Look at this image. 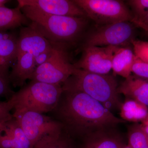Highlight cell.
Listing matches in <instances>:
<instances>
[{
  "mask_svg": "<svg viewBox=\"0 0 148 148\" xmlns=\"http://www.w3.org/2000/svg\"><path fill=\"white\" fill-rule=\"evenodd\" d=\"M128 145L132 148H148V135L140 124L132 125L128 130Z\"/></svg>",
  "mask_w": 148,
  "mask_h": 148,
  "instance_id": "21",
  "label": "cell"
},
{
  "mask_svg": "<svg viewBox=\"0 0 148 148\" xmlns=\"http://www.w3.org/2000/svg\"><path fill=\"white\" fill-rule=\"evenodd\" d=\"M136 57L148 64V41L134 39L131 41Z\"/></svg>",
  "mask_w": 148,
  "mask_h": 148,
  "instance_id": "23",
  "label": "cell"
},
{
  "mask_svg": "<svg viewBox=\"0 0 148 148\" xmlns=\"http://www.w3.org/2000/svg\"><path fill=\"white\" fill-rule=\"evenodd\" d=\"M36 69L34 57L32 54L25 53L18 56L16 65L9 75L10 82L14 87H21L26 80L32 79Z\"/></svg>",
  "mask_w": 148,
  "mask_h": 148,
  "instance_id": "15",
  "label": "cell"
},
{
  "mask_svg": "<svg viewBox=\"0 0 148 148\" xmlns=\"http://www.w3.org/2000/svg\"><path fill=\"white\" fill-rule=\"evenodd\" d=\"M145 32L146 34H147L148 36V29L147 30V31H145Z\"/></svg>",
  "mask_w": 148,
  "mask_h": 148,
  "instance_id": "31",
  "label": "cell"
},
{
  "mask_svg": "<svg viewBox=\"0 0 148 148\" xmlns=\"http://www.w3.org/2000/svg\"><path fill=\"white\" fill-rule=\"evenodd\" d=\"M119 94L124 95L148 107V80L130 75L118 87Z\"/></svg>",
  "mask_w": 148,
  "mask_h": 148,
  "instance_id": "14",
  "label": "cell"
},
{
  "mask_svg": "<svg viewBox=\"0 0 148 148\" xmlns=\"http://www.w3.org/2000/svg\"><path fill=\"white\" fill-rule=\"evenodd\" d=\"M132 73L137 76L148 80V64L136 56L132 67Z\"/></svg>",
  "mask_w": 148,
  "mask_h": 148,
  "instance_id": "24",
  "label": "cell"
},
{
  "mask_svg": "<svg viewBox=\"0 0 148 148\" xmlns=\"http://www.w3.org/2000/svg\"><path fill=\"white\" fill-rule=\"evenodd\" d=\"M19 8L32 7L52 15L87 17L84 11L74 2L69 0H18Z\"/></svg>",
  "mask_w": 148,
  "mask_h": 148,
  "instance_id": "10",
  "label": "cell"
},
{
  "mask_svg": "<svg viewBox=\"0 0 148 148\" xmlns=\"http://www.w3.org/2000/svg\"><path fill=\"white\" fill-rule=\"evenodd\" d=\"M54 47L39 32L29 25L20 29L18 37L17 56L29 53L35 57Z\"/></svg>",
  "mask_w": 148,
  "mask_h": 148,
  "instance_id": "11",
  "label": "cell"
},
{
  "mask_svg": "<svg viewBox=\"0 0 148 148\" xmlns=\"http://www.w3.org/2000/svg\"><path fill=\"white\" fill-rule=\"evenodd\" d=\"M127 3L133 11L132 19H140L148 13V0H130Z\"/></svg>",
  "mask_w": 148,
  "mask_h": 148,
  "instance_id": "22",
  "label": "cell"
},
{
  "mask_svg": "<svg viewBox=\"0 0 148 148\" xmlns=\"http://www.w3.org/2000/svg\"></svg>",
  "mask_w": 148,
  "mask_h": 148,
  "instance_id": "32",
  "label": "cell"
},
{
  "mask_svg": "<svg viewBox=\"0 0 148 148\" xmlns=\"http://www.w3.org/2000/svg\"><path fill=\"white\" fill-rule=\"evenodd\" d=\"M136 26L124 21L98 25L85 37L83 47H127L135 39Z\"/></svg>",
  "mask_w": 148,
  "mask_h": 148,
  "instance_id": "5",
  "label": "cell"
},
{
  "mask_svg": "<svg viewBox=\"0 0 148 148\" xmlns=\"http://www.w3.org/2000/svg\"></svg>",
  "mask_w": 148,
  "mask_h": 148,
  "instance_id": "33",
  "label": "cell"
},
{
  "mask_svg": "<svg viewBox=\"0 0 148 148\" xmlns=\"http://www.w3.org/2000/svg\"><path fill=\"white\" fill-rule=\"evenodd\" d=\"M131 22L136 27H139L146 31L148 29V13L143 18L139 19H133Z\"/></svg>",
  "mask_w": 148,
  "mask_h": 148,
  "instance_id": "27",
  "label": "cell"
},
{
  "mask_svg": "<svg viewBox=\"0 0 148 148\" xmlns=\"http://www.w3.org/2000/svg\"><path fill=\"white\" fill-rule=\"evenodd\" d=\"M19 8L30 21L29 26L56 47L68 49L69 45L82 38L88 24L87 17L52 15L28 6Z\"/></svg>",
  "mask_w": 148,
  "mask_h": 148,
  "instance_id": "2",
  "label": "cell"
},
{
  "mask_svg": "<svg viewBox=\"0 0 148 148\" xmlns=\"http://www.w3.org/2000/svg\"><path fill=\"white\" fill-rule=\"evenodd\" d=\"M31 148H71L62 131L47 135L35 143Z\"/></svg>",
  "mask_w": 148,
  "mask_h": 148,
  "instance_id": "20",
  "label": "cell"
},
{
  "mask_svg": "<svg viewBox=\"0 0 148 148\" xmlns=\"http://www.w3.org/2000/svg\"><path fill=\"white\" fill-rule=\"evenodd\" d=\"M87 17L98 25L131 21L132 13L124 2L118 0H73Z\"/></svg>",
  "mask_w": 148,
  "mask_h": 148,
  "instance_id": "6",
  "label": "cell"
},
{
  "mask_svg": "<svg viewBox=\"0 0 148 148\" xmlns=\"http://www.w3.org/2000/svg\"><path fill=\"white\" fill-rule=\"evenodd\" d=\"M103 130L86 137L84 148H123L125 146L119 136L110 131Z\"/></svg>",
  "mask_w": 148,
  "mask_h": 148,
  "instance_id": "17",
  "label": "cell"
},
{
  "mask_svg": "<svg viewBox=\"0 0 148 148\" xmlns=\"http://www.w3.org/2000/svg\"><path fill=\"white\" fill-rule=\"evenodd\" d=\"M17 120L12 116L0 122V148H31Z\"/></svg>",
  "mask_w": 148,
  "mask_h": 148,
  "instance_id": "12",
  "label": "cell"
},
{
  "mask_svg": "<svg viewBox=\"0 0 148 148\" xmlns=\"http://www.w3.org/2000/svg\"><path fill=\"white\" fill-rule=\"evenodd\" d=\"M18 37L7 31L0 32V75L8 79V69L17 60Z\"/></svg>",
  "mask_w": 148,
  "mask_h": 148,
  "instance_id": "13",
  "label": "cell"
},
{
  "mask_svg": "<svg viewBox=\"0 0 148 148\" xmlns=\"http://www.w3.org/2000/svg\"><path fill=\"white\" fill-rule=\"evenodd\" d=\"M64 84L89 95L111 112L120 110L122 103L119 96L117 83L111 75L94 73L76 68L73 75Z\"/></svg>",
  "mask_w": 148,
  "mask_h": 148,
  "instance_id": "3",
  "label": "cell"
},
{
  "mask_svg": "<svg viewBox=\"0 0 148 148\" xmlns=\"http://www.w3.org/2000/svg\"><path fill=\"white\" fill-rule=\"evenodd\" d=\"M116 47H83L81 57L75 68L94 73L107 75L112 69V61Z\"/></svg>",
  "mask_w": 148,
  "mask_h": 148,
  "instance_id": "9",
  "label": "cell"
},
{
  "mask_svg": "<svg viewBox=\"0 0 148 148\" xmlns=\"http://www.w3.org/2000/svg\"><path fill=\"white\" fill-rule=\"evenodd\" d=\"M12 116L18 121L32 145L49 134L62 131L63 125L43 114L26 110H14Z\"/></svg>",
  "mask_w": 148,
  "mask_h": 148,
  "instance_id": "8",
  "label": "cell"
},
{
  "mask_svg": "<svg viewBox=\"0 0 148 148\" xmlns=\"http://www.w3.org/2000/svg\"><path fill=\"white\" fill-rule=\"evenodd\" d=\"M62 87L63 93L54 110L70 132L86 137L125 122L82 91L64 84Z\"/></svg>",
  "mask_w": 148,
  "mask_h": 148,
  "instance_id": "1",
  "label": "cell"
},
{
  "mask_svg": "<svg viewBox=\"0 0 148 148\" xmlns=\"http://www.w3.org/2000/svg\"><path fill=\"white\" fill-rule=\"evenodd\" d=\"M29 20L22 13L20 8H10L5 6L0 7V32L28 24Z\"/></svg>",
  "mask_w": 148,
  "mask_h": 148,
  "instance_id": "18",
  "label": "cell"
},
{
  "mask_svg": "<svg viewBox=\"0 0 148 148\" xmlns=\"http://www.w3.org/2000/svg\"><path fill=\"white\" fill-rule=\"evenodd\" d=\"M140 127L148 135V115L140 124Z\"/></svg>",
  "mask_w": 148,
  "mask_h": 148,
  "instance_id": "28",
  "label": "cell"
},
{
  "mask_svg": "<svg viewBox=\"0 0 148 148\" xmlns=\"http://www.w3.org/2000/svg\"><path fill=\"white\" fill-rule=\"evenodd\" d=\"M9 1H7V0H0V7L5 6V4L8 2Z\"/></svg>",
  "mask_w": 148,
  "mask_h": 148,
  "instance_id": "29",
  "label": "cell"
},
{
  "mask_svg": "<svg viewBox=\"0 0 148 148\" xmlns=\"http://www.w3.org/2000/svg\"><path fill=\"white\" fill-rule=\"evenodd\" d=\"M135 58L136 56L130 47H116L112 61V69L114 75H118L125 79L129 77L132 74Z\"/></svg>",
  "mask_w": 148,
  "mask_h": 148,
  "instance_id": "16",
  "label": "cell"
},
{
  "mask_svg": "<svg viewBox=\"0 0 148 148\" xmlns=\"http://www.w3.org/2000/svg\"><path fill=\"white\" fill-rule=\"evenodd\" d=\"M63 92L61 85L33 82L14 94V110H26L43 114L58 106Z\"/></svg>",
  "mask_w": 148,
  "mask_h": 148,
  "instance_id": "4",
  "label": "cell"
},
{
  "mask_svg": "<svg viewBox=\"0 0 148 148\" xmlns=\"http://www.w3.org/2000/svg\"><path fill=\"white\" fill-rule=\"evenodd\" d=\"M123 148H132L130 147V146L129 145H125L124 147H123Z\"/></svg>",
  "mask_w": 148,
  "mask_h": 148,
  "instance_id": "30",
  "label": "cell"
},
{
  "mask_svg": "<svg viewBox=\"0 0 148 148\" xmlns=\"http://www.w3.org/2000/svg\"><path fill=\"white\" fill-rule=\"evenodd\" d=\"M120 110L122 119L128 121L141 122L148 115V107L129 98L122 103Z\"/></svg>",
  "mask_w": 148,
  "mask_h": 148,
  "instance_id": "19",
  "label": "cell"
},
{
  "mask_svg": "<svg viewBox=\"0 0 148 148\" xmlns=\"http://www.w3.org/2000/svg\"><path fill=\"white\" fill-rule=\"evenodd\" d=\"M15 103V100L14 94L8 101L0 102V122L12 116L10 112L13 110Z\"/></svg>",
  "mask_w": 148,
  "mask_h": 148,
  "instance_id": "25",
  "label": "cell"
},
{
  "mask_svg": "<svg viewBox=\"0 0 148 148\" xmlns=\"http://www.w3.org/2000/svg\"><path fill=\"white\" fill-rule=\"evenodd\" d=\"M55 49V47H54L51 50L40 53L39 55L34 57L35 64L36 68L38 66L45 64L50 59L54 53Z\"/></svg>",
  "mask_w": 148,
  "mask_h": 148,
  "instance_id": "26",
  "label": "cell"
},
{
  "mask_svg": "<svg viewBox=\"0 0 148 148\" xmlns=\"http://www.w3.org/2000/svg\"><path fill=\"white\" fill-rule=\"evenodd\" d=\"M75 70L69 61L68 49L55 47L50 59L37 67L31 81L61 85L73 75Z\"/></svg>",
  "mask_w": 148,
  "mask_h": 148,
  "instance_id": "7",
  "label": "cell"
}]
</instances>
